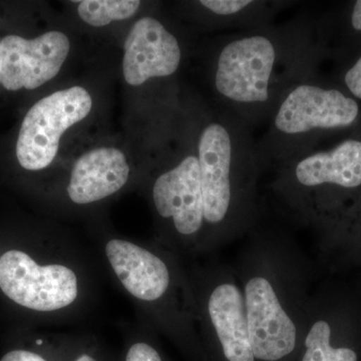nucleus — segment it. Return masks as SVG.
<instances>
[{
	"label": "nucleus",
	"mask_w": 361,
	"mask_h": 361,
	"mask_svg": "<svg viewBox=\"0 0 361 361\" xmlns=\"http://www.w3.org/2000/svg\"><path fill=\"white\" fill-rule=\"evenodd\" d=\"M291 254L283 245L257 244L235 272L256 361H291L300 349L310 302L305 272Z\"/></svg>",
	"instance_id": "1"
},
{
	"label": "nucleus",
	"mask_w": 361,
	"mask_h": 361,
	"mask_svg": "<svg viewBox=\"0 0 361 361\" xmlns=\"http://www.w3.org/2000/svg\"><path fill=\"white\" fill-rule=\"evenodd\" d=\"M234 137L227 126L209 123L199 140L202 195L205 224L224 232V239L238 225L242 185L234 165Z\"/></svg>",
	"instance_id": "2"
},
{
	"label": "nucleus",
	"mask_w": 361,
	"mask_h": 361,
	"mask_svg": "<svg viewBox=\"0 0 361 361\" xmlns=\"http://www.w3.org/2000/svg\"><path fill=\"white\" fill-rule=\"evenodd\" d=\"M87 90L73 87L40 99L26 114L16 142V157L28 171L49 167L58 154L66 130L84 120L92 110Z\"/></svg>",
	"instance_id": "3"
},
{
	"label": "nucleus",
	"mask_w": 361,
	"mask_h": 361,
	"mask_svg": "<svg viewBox=\"0 0 361 361\" xmlns=\"http://www.w3.org/2000/svg\"><path fill=\"white\" fill-rule=\"evenodd\" d=\"M278 63L276 42L264 35H252L228 42L221 51L215 87L221 96L241 106H257L271 97Z\"/></svg>",
	"instance_id": "4"
},
{
	"label": "nucleus",
	"mask_w": 361,
	"mask_h": 361,
	"mask_svg": "<svg viewBox=\"0 0 361 361\" xmlns=\"http://www.w3.org/2000/svg\"><path fill=\"white\" fill-rule=\"evenodd\" d=\"M0 288L13 302L35 311H56L75 302L78 277L65 265H39L23 251L0 257Z\"/></svg>",
	"instance_id": "5"
},
{
	"label": "nucleus",
	"mask_w": 361,
	"mask_h": 361,
	"mask_svg": "<svg viewBox=\"0 0 361 361\" xmlns=\"http://www.w3.org/2000/svg\"><path fill=\"white\" fill-rule=\"evenodd\" d=\"M205 324L214 355L220 361H256L244 304L234 270L218 271L206 291Z\"/></svg>",
	"instance_id": "6"
},
{
	"label": "nucleus",
	"mask_w": 361,
	"mask_h": 361,
	"mask_svg": "<svg viewBox=\"0 0 361 361\" xmlns=\"http://www.w3.org/2000/svg\"><path fill=\"white\" fill-rule=\"evenodd\" d=\"M360 106L341 90L315 85L293 87L276 111L274 127L287 135L349 127L357 120Z\"/></svg>",
	"instance_id": "7"
},
{
	"label": "nucleus",
	"mask_w": 361,
	"mask_h": 361,
	"mask_svg": "<svg viewBox=\"0 0 361 361\" xmlns=\"http://www.w3.org/2000/svg\"><path fill=\"white\" fill-rule=\"evenodd\" d=\"M70 49L68 37L56 30L33 39L7 35L0 42L1 85L7 90L37 89L58 75Z\"/></svg>",
	"instance_id": "8"
},
{
	"label": "nucleus",
	"mask_w": 361,
	"mask_h": 361,
	"mask_svg": "<svg viewBox=\"0 0 361 361\" xmlns=\"http://www.w3.org/2000/svg\"><path fill=\"white\" fill-rule=\"evenodd\" d=\"M153 200L161 218L180 236L192 238L203 229L204 202L198 157L188 156L156 180Z\"/></svg>",
	"instance_id": "9"
},
{
	"label": "nucleus",
	"mask_w": 361,
	"mask_h": 361,
	"mask_svg": "<svg viewBox=\"0 0 361 361\" xmlns=\"http://www.w3.org/2000/svg\"><path fill=\"white\" fill-rule=\"evenodd\" d=\"M179 42L160 21L141 18L125 42L123 71L126 82L141 85L149 78L169 77L180 63Z\"/></svg>",
	"instance_id": "10"
},
{
	"label": "nucleus",
	"mask_w": 361,
	"mask_h": 361,
	"mask_svg": "<svg viewBox=\"0 0 361 361\" xmlns=\"http://www.w3.org/2000/svg\"><path fill=\"white\" fill-rule=\"evenodd\" d=\"M104 250L116 277L130 295L156 302L168 293L170 269L153 252L121 239L110 240Z\"/></svg>",
	"instance_id": "11"
},
{
	"label": "nucleus",
	"mask_w": 361,
	"mask_h": 361,
	"mask_svg": "<svg viewBox=\"0 0 361 361\" xmlns=\"http://www.w3.org/2000/svg\"><path fill=\"white\" fill-rule=\"evenodd\" d=\"M129 174V165L120 149H92L73 166L68 197L78 205L103 200L120 191L128 182Z\"/></svg>",
	"instance_id": "12"
},
{
	"label": "nucleus",
	"mask_w": 361,
	"mask_h": 361,
	"mask_svg": "<svg viewBox=\"0 0 361 361\" xmlns=\"http://www.w3.org/2000/svg\"><path fill=\"white\" fill-rule=\"evenodd\" d=\"M293 180L305 192L327 185L344 189L360 187L361 142L348 140L329 151L301 159L293 169Z\"/></svg>",
	"instance_id": "13"
},
{
	"label": "nucleus",
	"mask_w": 361,
	"mask_h": 361,
	"mask_svg": "<svg viewBox=\"0 0 361 361\" xmlns=\"http://www.w3.org/2000/svg\"><path fill=\"white\" fill-rule=\"evenodd\" d=\"M298 361H357L355 349L334 346L332 325L327 318L315 316L308 308Z\"/></svg>",
	"instance_id": "14"
},
{
	"label": "nucleus",
	"mask_w": 361,
	"mask_h": 361,
	"mask_svg": "<svg viewBox=\"0 0 361 361\" xmlns=\"http://www.w3.org/2000/svg\"><path fill=\"white\" fill-rule=\"evenodd\" d=\"M141 6L135 0H85L78 4L80 18L92 26L108 25L114 20H123L134 16Z\"/></svg>",
	"instance_id": "15"
},
{
	"label": "nucleus",
	"mask_w": 361,
	"mask_h": 361,
	"mask_svg": "<svg viewBox=\"0 0 361 361\" xmlns=\"http://www.w3.org/2000/svg\"><path fill=\"white\" fill-rule=\"evenodd\" d=\"M256 2L249 0H202V6L218 16H229L241 13Z\"/></svg>",
	"instance_id": "16"
},
{
	"label": "nucleus",
	"mask_w": 361,
	"mask_h": 361,
	"mask_svg": "<svg viewBox=\"0 0 361 361\" xmlns=\"http://www.w3.org/2000/svg\"><path fill=\"white\" fill-rule=\"evenodd\" d=\"M123 361H165L160 351L147 341H137L130 344L126 351Z\"/></svg>",
	"instance_id": "17"
},
{
	"label": "nucleus",
	"mask_w": 361,
	"mask_h": 361,
	"mask_svg": "<svg viewBox=\"0 0 361 361\" xmlns=\"http://www.w3.org/2000/svg\"><path fill=\"white\" fill-rule=\"evenodd\" d=\"M0 361H54L51 356L25 349H14L2 356Z\"/></svg>",
	"instance_id": "18"
},
{
	"label": "nucleus",
	"mask_w": 361,
	"mask_h": 361,
	"mask_svg": "<svg viewBox=\"0 0 361 361\" xmlns=\"http://www.w3.org/2000/svg\"><path fill=\"white\" fill-rule=\"evenodd\" d=\"M344 80L349 92L357 99H361V56L353 68L346 73Z\"/></svg>",
	"instance_id": "19"
},
{
	"label": "nucleus",
	"mask_w": 361,
	"mask_h": 361,
	"mask_svg": "<svg viewBox=\"0 0 361 361\" xmlns=\"http://www.w3.org/2000/svg\"><path fill=\"white\" fill-rule=\"evenodd\" d=\"M351 25L358 32H361V0L355 2L351 14Z\"/></svg>",
	"instance_id": "20"
},
{
	"label": "nucleus",
	"mask_w": 361,
	"mask_h": 361,
	"mask_svg": "<svg viewBox=\"0 0 361 361\" xmlns=\"http://www.w3.org/2000/svg\"><path fill=\"white\" fill-rule=\"evenodd\" d=\"M71 361H103L101 360L99 356L97 355H94V353H87V351H84V353H80L75 356V358H73Z\"/></svg>",
	"instance_id": "21"
},
{
	"label": "nucleus",
	"mask_w": 361,
	"mask_h": 361,
	"mask_svg": "<svg viewBox=\"0 0 361 361\" xmlns=\"http://www.w3.org/2000/svg\"><path fill=\"white\" fill-rule=\"evenodd\" d=\"M0 85H1V59H0Z\"/></svg>",
	"instance_id": "22"
}]
</instances>
